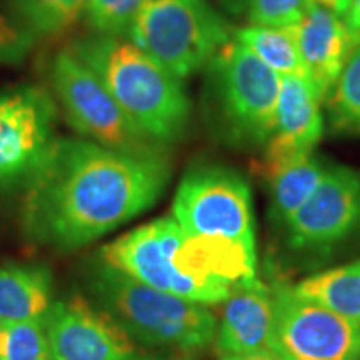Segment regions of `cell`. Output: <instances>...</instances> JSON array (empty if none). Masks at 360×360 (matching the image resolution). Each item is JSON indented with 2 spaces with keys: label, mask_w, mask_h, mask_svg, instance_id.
<instances>
[{
  "label": "cell",
  "mask_w": 360,
  "mask_h": 360,
  "mask_svg": "<svg viewBox=\"0 0 360 360\" xmlns=\"http://www.w3.org/2000/svg\"><path fill=\"white\" fill-rule=\"evenodd\" d=\"M169 177L160 148L125 152L57 139L27 182L24 227L35 242L77 249L150 209Z\"/></svg>",
  "instance_id": "cell-1"
},
{
  "label": "cell",
  "mask_w": 360,
  "mask_h": 360,
  "mask_svg": "<svg viewBox=\"0 0 360 360\" xmlns=\"http://www.w3.org/2000/svg\"><path fill=\"white\" fill-rule=\"evenodd\" d=\"M70 51L98 75L135 127L152 142L169 143L186 132L191 101L180 79L124 35L92 34Z\"/></svg>",
  "instance_id": "cell-2"
},
{
  "label": "cell",
  "mask_w": 360,
  "mask_h": 360,
  "mask_svg": "<svg viewBox=\"0 0 360 360\" xmlns=\"http://www.w3.org/2000/svg\"><path fill=\"white\" fill-rule=\"evenodd\" d=\"M89 285L102 310L146 345L199 352L217 335L209 305L157 290L103 260L90 269Z\"/></svg>",
  "instance_id": "cell-3"
},
{
  "label": "cell",
  "mask_w": 360,
  "mask_h": 360,
  "mask_svg": "<svg viewBox=\"0 0 360 360\" xmlns=\"http://www.w3.org/2000/svg\"><path fill=\"white\" fill-rule=\"evenodd\" d=\"M281 75L233 37L207 65L205 107L215 129L240 147H260L276 130Z\"/></svg>",
  "instance_id": "cell-4"
},
{
  "label": "cell",
  "mask_w": 360,
  "mask_h": 360,
  "mask_svg": "<svg viewBox=\"0 0 360 360\" xmlns=\"http://www.w3.org/2000/svg\"><path fill=\"white\" fill-rule=\"evenodd\" d=\"M129 37L180 80L209 65L233 39L227 20L207 0H146Z\"/></svg>",
  "instance_id": "cell-5"
},
{
  "label": "cell",
  "mask_w": 360,
  "mask_h": 360,
  "mask_svg": "<svg viewBox=\"0 0 360 360\" xmlns=\"http://www.w3.org/2000/svg\"><path fill=\"white\" fill-rule=\"evenodd\" d=\"M51 79L67 122L92 142L125 152L159 148L135 127L96 72L70 49L53 57Z\"/></svg>",
  "instance_id": "cell-6"
},
{
  "label": "cell",
  "mask_w": 360,
  "mask_h": 360,
  "mask_svg": "<svg viewBox=\"0 0 360 360\" xmlns=\"http://www.w3.org/2000/svg\"><path fill=\"white\" fill-rule=\"evenodd\" d=\"M174 219L191 237H224L255 244L247 180L222 165H199L180 180Z\"/></svg>",
  "instance_id": "cell-7"
},
{
  "label": "cell",
  "mask_w": 360,
  "mask_h": 360,
  "mask_svg": "<svg viewBox=\"0 0 360 360\" xmlns=\"http://www.w3.org/2000/svg\"><path fill=\"white\" fill-rule=\"evenodd\" d=\"M272 350L283 360H360V326L327 305L274 287Z\"/></svg>",
  "instance_id": "cell-8"
},
{
  "label": "cell",
  "mask_w": 360,
  "mask_h": 360,
  "mask_svg": "<svg viewBox=\"0 0 360 360\" xmlns=\"http://www.w3.org/2000/svg\"><path fill=\"white\" fill-rule=\"evenodd\" d=\"M57 105L37 85L0 90V186L29 182L56 137Z\"/></svg>",
  "instance_id": "cell-9"
},
{
  "label": "cell",
  "mask_w": 360,
  "mask_h": 360,
  "mask_svg": "<svg viewBox=\"0 0 360 360\" xmlns=\"http://www.w3.org/2000/svg\"><path fill=\"white\" fill-rule=\"evenodd\" d=\"M184 238L186 233L174 217L157 219L107 244L101 257L103 262L157 290L182 297L191 302L214 305L212 297L184 277L174 262Z\"/></svg>",
  "instance_id": "cell-10"
},
{
  "label": "cell",
  "mask_w": 360,
  "mask_h": 360,
  "mask_svg": "<svg viewBox=\"0 0 360 360\" xmlns=\"http://www.w3.org/2000/svg\"><path fill=\"white\" fill-rule=\"evenodd\" d=\"M299 250H328L360 232V170L328 165L314 195L285 222Z\"/></svg>",
  "instance_id": "cell-11"
},
{
  "label": "cell",
  "mask_w": 360,
  "mask_h": 360,
  "mask_svg": "<svg viewBox=\"0 0 360 360\" xmlns=\"http://www.w3.org/2000/svg\"><path fill=\"white\" fill-rule=\"evenodd\" d=\"M52 360H157L135 347L119 322L80 295L56 302L45 317Z\"/></svg>",
  "instance_id": "cell-12"
},
{
  "label": "cell",
  "mask_w": 360,
  "mask_h": 360,
  "mask_svg": "<svg viewBox=\"0 0 360 360\" xmlns=\"http://www.w3.org/2000/svg\"><path fill=\"white\" fill-rule=\"evenodd\" d=\"M323 119L321 97L305 77H281L274 135L265 143L262 172L265 177L300 157L312 154L321 141Z\"/></svg>",
  "instance_id": "cell-13"
},
{
  "label": "cell",
  "mask_w": 360,
  "mask_h": 360,
  "mask_svg": "<svg viewBox=\"0 0 360 360\" xmlns=\"http://www.w3.org/2000/svg\"><path fill=\"white\" fill-rule=\"evenodd\" d=\"M299 29V49L315 92L323 98L334 90L357 44L345 19L330 8L309 2Z\"/></svg>",
  "instance_id": "cell-14"
},
{
  "label": "cell",
  "mask_w": 360,
  "mask_h": 360,
  "mask_svg": "<svg viewBox=\"0 0 360 360\" xmlns=\"http://www.w3.org/2000/svg\"><path fill=\"white\" fill-rule=\"evenodd\" d=\"M274 290L257 277L236 285L224 300L220 323H217V347L222 355L272 350Z\"/></svg>",
  "instance_id": "cell-15"
},
{
  "label": "cell",
  "mask_w": 360,
  "mask_h": 360,
  "mask_svg": "<svg viewBox=\"0 0 360 360\" xmlns=\"http://www.w3.org/2000/svg\"><path fill=\"white\" fill-rule=\"evenodd\" d=\"M52 305V278L44 267L0 265V323L40 321Z\"/></svg>",
  "instance_id": "cell-16"
},
{
  "label": "cell",
  "mask_w": 360,
  "mask_h": 360,
  "mask_svg": "<svg viewBox=\"0 0 360 360\" xmlns=\"http://www.w3.org/2000/svg\"><path fill=\"white\" fill-rule=\"evenodd\" d=\"M327 169L328 165L312 152L270 174L267 179L274 219L285 225L287 220L314 195Z\"/></svg>",
  "instance_id": "cell-17"
},
{
  "label": "cell",
  "mask_w": 360,
  "mask_h": 360,
  "mask_svg": "<svg viewBox=\"0 0 360 360\" xmlns=\"http://www.w3.org/2000/svg\"><path fill=\"white\" fill-rule=\"evenodd\" d=\"M297 25H250L237 30L236 39L281 77L295 75L309 79L300 56Z\"/></svg>",
  "instance_id": "cell-18"
},
{
  "label": "cell",
  "mask_w": 360,
  "mask_h": 360,
  "mask_svg": "<svg viewBox=\"0 0 360 360\" xmlns=\"http://www.w3.org/2000/svg\"><path fill=\"white\" fill-rule=\"evenodd\" d=\"M294 289L297 294L327 305L360 326V259L314 274Z\"/></svg>",
  "instance_id": "cell-19"
},
{
  "label": "cell",
  "mask_w": 360,
  "mask_h": 360,
  "mask_svg": "<svg viewBox=\"0 0 360 360\" xmlns=\"http://www.w3.org/2000/svg\"><path fill=\"white\" fill-rule=\"evenodd\" d=\"M87 0H11L24 27L37 35H57L70 29L84 13Z\"/></svg>",
  "instance_id": "cell-20"
},
{
  "label": "cell",
  "mask_w": 360,
  "mask_h": 360,
  "mask_svg": "<svg viewBox=\"0 0 360 360\" xmlns=\"http://www.w3.org/2000/svg\"><path fill=\"white\" fill-rule=\"evenodd\" d=\"M328 101L332 125L340 132L360 135V44L350 53Z\"/></svg>",
  "instance_id": "cell-21"
},
{
  "label": "cell",
  "mask_w": 360,
  "mask_h": 360,
  "mask_svg": "<svg viewBox=\"0 0 360 360\" xmlns=\"http://www.w3.org/2000/svg\"><path fill=\"white\" fill-rule=\"evenodd\" d=\"M0 360H52L45 319L0 323Z\"/></svg>",
  "instance_id": "cell-22"
},
{
  "label": "cell",
  "mask_w": 360,
  "mask_h": 360,
  "mask_svg": "<svg viewBox=\"0 0 360 360\" xmlns=\"http://www.w3.org/2000/svg\"><path fill=\"white\" fill-rule=\"evenodd\" d=\"M146 0H87L84 15L94 34H129Z\"/></svg>",
  "instance_id": "cell-23"
},
{
  "label": "cell",
  "mask_w": 360,
  "mask_h": 360,
  "mask_svg": "<svg viewBox=\"0 0 360 360\" xmlns=\"http://www.w3.org/2000/svg\"><path fill=\"white\" fill-rule=\"evenodd\" d=\"M309 0H252L249 20L252 25L287 27L302 20Z\"/></svg>",
  "instance_id": "cell-24"
},
{
  "label": "cell",
  "mask_w": 360,
  "mask_h": 360,
  "mask_svg": "<svg viewBox=\"0 0 360 360\" xmlns=\"http://www.w3.org/2000/svg\"><path fill=\"white\" fill-rule=\"evenodd\" d=\"M35 35L0 15V64H20L34 49Z\"/></svg>",
  "instance_id": "cell-25"
},
{
  "label": "cell",
  "mask_w": 360,
  "mask_h": 360,
  "mask_svg": "<svg viewBox=\"0 0 360 360\" xmlns=\"http://www.w3.org/2000/svg\"><path fill=\"white\" fill-rule=\"evenodd\" d=\"M350 34L355 39V44H360V0H350L347 12L344 15Z\"/></svg>",
  "instance_id": "cell-26"
},
{
  "label": "cell",
  "mask_w": 360,
  "mask_h": 360,
  "mask_svg": "<svg viewBox=\"0 0 360 360\" xmlns=\"http://www.w3.org/2000/svg\"><path fill=\"white\" fill-rule=\"evenodd\" d=\"M220 360H283L281 355L274 350H259V352L249 354H229L222 355Z\"/></svg>",
  "instance_id": "cell-27"
},
{
  "label": "cell",
  "mask_w": 360,
  "mask_h": 360,
  "mask_svg": "<svg viewBox=\"0 0 360 360\" xmlns=\"http://www.w3.org/2000/svg\"><path fill=\"white\" fill-rule=\"evenodd\" d=\"M215 2L231 15H242L249 11L252 0H215Z\"/></svg>",
  "instance_id": "cell-28"
},
{
  "label": "cell",
  "mask_w": 360,
  "mask_h": 360,
  "mask_svg": "<svg viewBox=\"0 0 360 360\" xmlns=\"http://www.w3.org/2000/svg\"><path fill=\"white\" fill-rule=\"evenodd\" d=\"M309 2L319 4V6L330 8V11H334L339 13V15L344 17L345 12H347V8H349L350 0H309Z\"/></svg>",
  "instance_id": "cell-29"
}]
</instances>
